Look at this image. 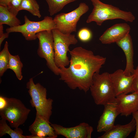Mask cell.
Here are the masks:
<instances>
[{
  "label": "cell",
  "mask_w": 138,
  "mask_h": 138,
  "mask_svg": "<svg viewBox=\"0 0 138 138\" xmlns=\"http://www.w3.org/2000/svg\"><path fill=\"white\" fill-rule=\"evenodd\" d=\"M133 76L132 88L134 92L138 93V65L134 69Z\"/></svg>",
  "instance_id": "obj_26"
},
{
  "label": "cell",
  "mask_w": 138,
  "mask_h": 138,
  "mask_svg": "<svg viewBox=\"0 0 138 138\" xmlns=\"http://www.w3.org/2000/svg\"><path fill=\"white\" fill-rule=\"evenodd\" d=\"M115 102L121 115L127 117L138 110V93L120 95Z\"/></svg>",
  "instance_id": "obj_15"
},
{
  "label": "cell",
  "mask_w": 138,
  "mask_h": 138,
  "mask_svg": "<svg viewBox=\"0 0 138 138\" xmlns=\"http://www.w3.org/2000/svg\"><path fill=\"white\" fill-rule=\"evenodd\" d=\"M5 98L6 104L0 109L1 118L8 121L12 127L18 128L25 123L31 110L19 99L14 98Z\"/></svg>",
  "instance_id": "obj_5"
},
{
  "label": "cell",
  "mask_w": 138,
  "mask_h": 138,
  "mask_svg": "<svg viewBox=\"0 0 138 138\" xmlns=\"http://www.w3.org/2000/svg\"><path fill=\"white\" fill-rule=\"evenodd\" d=\"M20 20L10 12L7 7L0 5V25L6 24L10 27L20 25Z\"/></svg>",
  "instance_id": "obj_18"
},
{
  "label": "cell",
  "mask_w": 138,
  "mask_h": 138,
  "mask_svg": "<svg viewBox=\"0 0 138 138\" xmlns=\"http://www.w3.org/2000/svg\"><path fill=\"white\" fill-rule=\"evenodd\" d=\"M9 33L6 32L4 33L3 27V25H0V47L4 40L7 38L9 36Z\"/></svg>",
  "instance_id": "obj_27"
},
{
  "label": "cell",
  "mask_w": 138,
  "mask_h": 138,
  "mask_svg": "<svg viewBox=\"0 0 138 138\" xmlns=\"http://www.w3.org/2000/svg\"><path fill=\"white\" fill-rule=\"evenodd\" d=\"M39 40L37 53L40 57L44 59L48 68L54 74L59 75L60 70L54 61V39L52 30H44L37 34Z\"/></svg>",
  "instance_id": "obj_8"
},
{
  "label": "cell",
  "mask_w": 138,
  "mask_h": 138,
  "mask_svg": "<svg viewBox=\"0 0 138 138\" xmlns=\"http://www.w3.org/2000/svg\"><path fill=\"white\" fill-rule=\"evenodd\" d=\"M89 89L97 105L104 106L115 101L116 97L114 87L110 74L107 72L101 74L95 73Z\"/></svg>",
  "instance_id": "obj_3"
},
{
  "label": "cell",
  "mask_w": 138,
  "mask_h": 138,
  "mask_svg": "<svg viewBox=\"0 0 138 138\" xmlns=\"http://www.w3.org/2000/svg\"><path fill=\"white\" fill-rule=\"evenodd\" d=\"M25 10L33 15L40 18L41 15L39 5L36 0H22L19 10Z\"/></svg>",
  "instance_id": "obj_21"
},
{
  "label": "cell",
  "mask_w": 138,
  "mask_h": 138,
  "mask_svg": "<svg viewBox=\"0 0 138 138\" xmlns=\"http://www.w3.org/2000/svg\"><path fill=\"white\" fill-rule=\"evenodd\" d=\"M24 24L18 26L9 27L6 29L7 32L21 33L28 41L35 40L37 38V34L42 31L52 30L56 28L53 19L51 17L46 16L40 21H34L29 20L27 16H24Z\"/></svg>",
  "instance_id": "obj_7"
},
{
  "label": "cell",
  "mask_w": 138,
  "mask_h": 138,
  "mask_svg": "<svg viewBox=\"0 0 138 138\" xmlns=\"http://www.w3.org/2000/svg\"><path fill=\"white\" fill-rule=\"evenodd\" d=\"M90 0L94 8L86 20L87 23L94 21L97 25L101 26L107 20L120 19L132 22L135 19V17L130 12L122 10L111 5L103 3L99 0Z\"/></svg>",
  "instance_id": "obj_2"
},
{
  "label": "cell",
  "mask_w": 138,
  "mask_h": 138,
  "mask_svg": "<svg viewBox=\"0 0 138 138\" xmlns=\"http://www.w3.org/2000/svg\"><path fill=\"white\" fill-rule=\"evenodd\" d=\"M136 129L135 122L133 117L131 121L124 125H114L98 138H125Z\"/></svg>",
  "instance_id": "obj_17"
},
{
  "label": "cell",
  "mask_w": 138,
  "mask_h": 138,
  "mask_svg": "<svg viewBox=\"0 0 138 138\" xmlns=\"http://www.w3.org/2000/svg\"><path fill=\"white\" fill-rule=\"evenodd\" d=\"M8 43L6 41L3 50L0 52V76H2L8 69L10 53L8 49Z\"/></svg>",
  "instance_id": "obj_23"
},
{
  "label": "cell",
  "mask_w": 138,
  "mask_h": 138,
  "mask_svg": "<svg viewBox=\"0 0 138 138\" xmlns=\"http://www.w3.org/2000/svg\"><path fill=\"white\" fill-rule=\"evenodd\" d=\"M49 6V12L52 16L61 10L66 4L76 0H45Z\"/></svg>",
  "instance_id": "obj_22"
},
{
  "label": "cell",
  "mask_w": 138,
  "mask_h": 138,
  "mask_svg": "<svg viewBox=\"0 0 138 138\" xmlns=\"http://www.w3.org/2000/svg\"><path fill=\"white\" fill-rule=\"evenodd\" d=\"M26 87L31 97L30 102L35 107L40 117L50 123V119L52 114V99L47 98V90L40 84H35L33 78H30L26 84Z\"/></svg>",
  "instance_id": "obj_4"
},
{
  "label": "cell",
  "mask_w": 138,
  "mask_h": 138,
  "mask_svg": "<svg viewBox=\"0 0 138 138\" xmlns=\"http://www.w3.org/2000/svg\"><path fill=\"white\" fill-rule=\"evenodd\" d=\"M116 97L121 94H128L134 92L132 88L133 76H127L124 71L119 69L110 74Z\"/></svg>",
  "instance_id": "obj_11"
},
{
  "label": "cell",
  "mask_w": 138,
  "mask_h": 138,
  "mask_svg": "<svg viewBox=\"0 0 138 138\" xmlns=\"http://www.w3.org/2000/svg\"><path fill=\"white\" fill-rule=\"evenodd\" d=\"M116 43L123 50L125 56L126 64L124 71V74L127 76H131L133 74L134 70L133 65V50L131 36L129 34Z\"/></svg>",
  "instance_id": "obj_16"
},
{
  "label": "cell",
  "mask_w": 138,
  "mask_h": 138,
  "mask_svg": "<svg viewBox=\"0 0 138 138\" xmlns=\"http://www.w3.org/2000/svg\"><path fill=\"white\" fill-rule=\"evenodd\" d=\"M54 39V61L58 68L69 65L70 60L67 56L71 45L76 44L78 40L74 34H64L56 29L52 30Z\"/></svg>",
  "instance_id": "obj_6"
},
{
  "label": "cell",
  "mask_w": 138,
  "mask_h": 138,
  "mask_svg": "<svg viewBox=\"0 0 138 138\" xmlns=\"http://www.w3.org/2000/svg\"><path fill=\"white\" fill-rule=\"evenodd\" d=\"M102 113L99 118L97 127L99 132H106L114 125L115 120L120 112L115 101L107 103L104 105Z\"/></svg>",
  "instance_id": "obj_12"
},
{
  "label": "cell",
  "mask_w": 138,
  "mask_h": 138,
  "mask_svg": "<svg viewBox=\"0 0 138 138\" xmlns=\"http://www.w3.org/2000/svg\"><path fill=\"white\" fill-rule=\"evenodd\" d=\"M51 125L56 135H62L66 138H90L93 131L92 126L84 122L71 127H65L55 124Z\"/></svg>",
  "instance_id": "obj_10"
},
{
  "label": "cell",
  "mask_w": 138,
  "mask_h": 138,
  "mask_svg": "<svg viewBox=\"0 0 138 138\" xmlns=\"http://www.w3.org/2000/svg\"><path fill=\"white\" fill-rule=\"evenodd\" d=\"M77 36L79 39L83 42L89 41L92 37L91 31L87 28H83L80 29L78 32Z\"/></svg>",
  "instance_id": "obj_24"
},
{
  "label": "cell",
  "mask_w": 138,
  "mask_h": 138,
  "mask_svg": "<svg viewBox=\"0 0 138 138\" xmlns=\"http://www.w3.org/2000/svg\"><path fill=\"white\" fill-rule=\"evenodd\" d=\"M89 9L87 5L81 3L77 8L71 12L62 13L56 15L53 19L56 26V29L66 34L76 32L78 21L80 17Z\"/></svg>",
  "instance_id": "obj_9"
},
{
  "label": "cell",
  "mask_w": 138,
  "mask_h": 138,
  "mask_svg": "<svg viewBox=\"0 0 138 138\" xmlns=\"http://www.w3.org/2000/svg\"><path fill=\"white\" fill-rule=\"evenodd\" d=\"M69 52L71 56L69 66L59 68V79L70 89L78 88L86 93L92 84L94 74L99 73L106 58L95 55L92 51L80 47Z\"/></svg>",
  "instance_id": "obj_1"
},
{
  "label": "cell",
  "mask_w": 138,
  "mask_h": 138,
  "mask_svg": "<svg viewBox=\"0 0 138 138\" xmlns=\"http://www.w3.org/2000/svg\"><path fill=\"white\" fill-rule=\"evenodd\" d=\"M12 0H0V5L7 7Z\"/></svg>",
  "instance_id": "obj_30"
},
{
  "label": "cell",
  "mask_w": 138,
  "mask_h": 138,
  "mask_svg": "<svg viewBox=\"0 0 138 138\" xmlns=\"http://www.w3.org/2000/svg\"><path fill=\"white\" fill-rule=\"evenodd\" d=\"M131 28L125 23L115 24L107 29L99 38L103 44L116 43L129 34Z\"/></svg>",
  "instance_id": "obj_14"
},
{
  "label": "cell",
  "mask_w": 138,
  "mask_h": 138,
  "mask_svg": "<svg viewBox=\"0 0 138 138\" xmlns=\"http://www.w3.org/2000/svg\"><path fill=\"white\" fill-rule=\"evenodd\" d=\"M22 0H12L7 7L9 10L16 16L19 12Z\"/></svg>",
  "instance_id": "obj_25"
},
{
  "label": "cell",
  "mask_w": 138,
  "mask_h": 138,
  "mask_svg": "<svg viewBox=\"0 0 138 138\" xmlns=\"http://www.w3.org/2000/svg\"><path fill=\"white\" fill-rule=\"evenodd\" d=\"M6 121L2 118L0 120V137L7 134L12 138H27V135H23L21 129L18 127L13 130L7 124Z\"/></svg>",
  "instance_id": "obj_19"
},
{
  "label": "cell",
  "mask_w": 138,
  "mask_h": 138,
  "mask_svg": "<svg viewBox=\"0 0 138 138\" xmlns=\"http://www.w3.org/2000/svg\"><path fill=\"white\" fill-rule=\"evenodd\" d=\"M7 103L5 97L2 96H0V109L4 108L6 106Z\"/></svg>",
  "instance_id": "obj_29"
},
{
  "label": "cell",
  "mask_w": 138,
  "mask_h": 138,
  "mask_svg": "<svg viewBox=\"0 0 138 138\" xmlns=\"http://www.w3.org/2000/svg\"><path fill=\"white\" fill-rule=\"evenodd\" d=\"M135 122L136 132L134 138H138V110L134 112L132 114Z\"/></svg>",
  "instance_id": "obj_28"
},
{
  "label": "cell",
  "mask_w": 138,
  "mask_h": 138,
  "mask_svg": "<svg viewBox=\"0 0 138 138\" xmlns=\"http://www.w3.org/2000/svg\"><path fill=\"white\" fill-rule=\"evenodd\" d=\"M51 123L40 117L36 113L35 120L29 127V130L31 134L27 135V138H56L57 135Z\"/></svg>",
  "instance_id": "obj_13"
},
{
  "label": "cell",
  "mask_w": 138,
  "mask_h": 138,
  "mask_svg": "<svg viewBox=\"0 0 138 138\" xmlns=\"http://www.w3.org/2000/svg\"><path fill=\"white\" fill-rule=\"evenodd\" d=\"M23 66L18 55H13L9 54V60L7 69L12 70L18 79L20 80L22 78V69Z\"/></svg>",
  "instance_id": "obj_20"
}]
</instances>
